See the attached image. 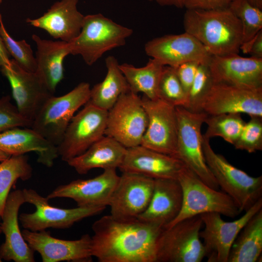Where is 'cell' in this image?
Returning <instances> with one entry per match:
<instances>
[{"instance_id":"6da1fadb","label":"cell","mask_w":262,"mask_h":262,"mask_svg":"<svg viewBox=\"0 0 262 262\" xmlns=\"http://www.w3.org/2000/svg\"><path fill=\"white\" fill-rule=\"evenodd\" d=\"M163 229L138 218L104 215L92 226V255L99 262H156L157 242Z\"/></svg>"},{"instance_id":"7a4b0ae2","label":"cell","mask_w":262,"mask_h":262,"mask_svg":"<svg viewBox=\"0 0 262 262\" xmlns=\"http://www.w3.org/2000/svg\"><path fill=\"white\" fill-rule=\"evenodd\" d=\"M185 32L196 38L211 56L238 54L243 42L241 23L229 8L186 9Z\"/></svg>"},{"instance_id":"3957f363","label":"cell","mask_w":262,"mask_h":262,"mask_svg":"<svg viewBox=\"0 0 262 262\" xmlns=\"http://www.w3.org/2000/svg\"><path fill=\"white\" fill-rule=\"evenodd\" d=\"M132 33L101 14L84 16L80 33L68 42L70 54L80 55L87 65H93L107 51L124 46Z\"/></svg>"},{"instance_id":"277c9868","label":"cell","mask_w":262,"mask_h":262,"mask_svg":"<svg viewBox=\"0 0 262 262\" xmlns=\"http://www.w3.org/2000/svg\"><path fill=\"white\" fill-rule=\"evenodd\" d=\"M206 163L218 185L233 200L239 210L246 211L262 198V176L254 177L230 164L211 147L202 136Z\"/></svg>"},{"instance_id":"5b68a950","label":"cell","mask_w":262,"mask_h":262,"mask_svg":"<svg viewBox=\"0 0 262 262\" xmlns=\"http://www.w3.org/2000/svg\"><path fill=\"white\" fill-rule=\"evenodd\" d=\"M177 180L182 191V207L177 217L167 228L204 213H217L234 218L241 213L229 196L207 185L186 166L180 172Z\"/></svg>"},{"instance_id":"8992f818","label":"cell","mask_w":262,"mask_h":262,"mask_svg":"<svg viewBox=\"0 0 262 262\" xmlns=\"http://www.w3.org/2000/svg\"><path fill=\"white\" fill-rule=\"evenodd\" d=\"M90 89L89 83L82 82L63 96H51L35 115L31 128L57 147L76 112L89 101Z\"/></svg>"},{"instance_id":"52a82bcc","label":"cell","mask_w":262,"mask_h":262,"mask_svg":"<svg viewBox=\"0 0 262 262\" xmlns=\"http://www.w3.org/2000/svg\"><path fill=\"white\" fill-rule=\"evenodd\" d=\"M200 215L164 228L157 242L156 262H200L205 251L200 238Z\"/></svg>"},{"instance_id":"ba28073f","label":"cell","mask_w":262,"mask_h":262,"mask_svg":"<svg viewBox=\"0 0 262 262\" xmlns=\"http://www.w3.org/2000/svg\"><path fill=\"white\" fill-rule=\"evenodd\" d=\"M175 108L178 133L174 157L207 185L218 190L219 186L206 163L202 149L201 130L207 115L203 112H192L182 106Z\"/></svg>"},{"instance_id":"9c48e42d","label":"cell","mask_w":262,"mask_h":262,"mask_svg":"<svg viewBox=\"0 0 262 262\" xmlns=\"http://www.w3.org/2000/svg\"><path fill=\"white\" fill-rule=\"evenodd\" d=\"M147 123L141 98L129 90L122 94L108 111L105 135L126 148L139 146Z\"/></svg>"},{"instance_id":"30bf717a","label":"cell","mask_w":262,"mask_h":262,"mask_svg":"<svg viewBox=\"0 0 262 262\" xmlns=\"http://www.w3.org/2000/svg\"><path fill=\"white\" fill-rule=\"evenodd\" d=\"M26 203L34 205L32 213H21L19 221L24 229L38 231L48 228L66 229L82 219L101 213L106 207H81L63 209L49 204L48 199L33 189L22 190Z\"/></svg>"},{"instance_id":"8fae6325","label":"cell","mask_w":262,"mask_h":262,"mask_svg":"<svg viewBox=\"0 0 262 262\" xmlns=\"http://www.w3.org/2000/svg\"><path fill=\"white\" fill-rule=\"evenodd\" d=\"M108 111L88 101L74 115L57 146L59 156L65 162L85 152L105 135Z\"/></svg>"},{"instance_id":"7c38bea8","label":"cell","mask_w":262,"mask_h":262,"mask_svg":"<svg viewBox=\"0 0 262 262\" xmlns=\"http://www.w3.org/2000/svg\"><path fill=\"white\" fill-rule=\"evenodd\" d=\"M262 209V198L246 211L239 218L224 221L217 213L200 214L204 229L200 231L208 262H228L231 246L248 220Z\"/></svg>"},{"instance_id":"4fadbf2b","label":"cell","mask_w":262,"mask_h":262,"mask_svg":"<svg viewBox=\"0 0 262 262\" xmlns=\"http://www.w3.org/2000/svg\"><path fill=\"white\" fill-rule=\"evenodd\" d=\"M148 123L140 145L165 154L176 152L178 123L175 107L158 98H141Z\"/></svg>"},{"instance_id":"5bb4252c","label":"cell","mask_w":262,"mask_h":262,"mask_svg":"<svg viewBox=\"0 0 262 262\" xmlns=\"http://www.w3.org/2000/svg\"><path fill=\"white\" fill-rule=\"evenodd\" d=\"M154 179L131 172H122L110 198L112 216L119 219L137 218L147 208L153 191Z\"/></svg>"},{"instance_id":"9a60e30c","label":"cell","mask_w":262,"mask_h":262,"mask_svg":"<svg viewBox=\"0 0 262 262\" xmlns=\"http://www.w3.org/2000/svg\"><path fill=\"white\" fill-rule=\"evenodd\" d=\"M145 51L163 66L174 67L188 62L208 64L212 56L196 38L186 32L154 38L146 43Z\"/></svg>"},{"instance_id":"2e32d148","label":"cell","mask_w":262,"mask_h":262,"mask_svg":"<svg viewBox=\"0 0 262 262\" xmlns=\"http://www.w3.org/2000/svg\"><path fill=\"white\" fill-rule=\"evenodd\" d=\"M200 111L208 115L244 113L262 117V88L213 83L202 103Z\"/></svg>"},{"instance_id":"e0dca14e","label":"cell","mask_w":262,"mask_h":262,"mask_svg":"<svg viewBox=\"0 0 262 262\" xmlns=\"http://www.w3.org/2000/svg\"><path fill=\"white\" fill-rule=\"evenodd\" d=\"M0 71L8 79L16 107L22 116L33 122L46 101L53 95L36 73L26 71L14 59Z\"/></svg>"},{"instance_id":"ac0fdd59","label":"cell","mask_w":262,"mask_h":262,"mask_svg":"<svg viewBox=\"0 0 262 262\" xmlns=\"http://www.w3.org/2000/svg\"><path fill=\"white\" fill-rule=\"evenodd\" d=\"M22 235L29 246L41 256L43 262H91V237L83 235L75 240L60 239L46 230L38 231L24 229Z\"/></svg>"},{"instance_id":"d6986e66","label":"cell","mask_w":262,"mask_h":262,"mask_svg":"<svg viewBox=\"0 0 262 262\" xmlns=\"http://www.w3.org/2000/svg\"><path fill=\"white\" fill-rule=\"evenodd\" d=\"M116 169L104 170L100 175L88 179H78L56 187L47 197L68 198L78 207H106L119 180Z\"/></svg>"},{"instance_id":"ffe728a7","label":"cell","mask_w":262,"mask_h":262,"mask_svg":"<svg viewBox=\"0 0 262 262\" xmlns=\"http://www.w3.org/2000/svg\"><path fill=\"white\" fill-rule=\"evenodd\" d=\"M208 66L213 83L262 88V59L238 54L212 56Z\"/></svg>"},{"instance_id":"44dd1931","label":"cell","mask_w":262,"mask_h":262,"mask_svg":"<svg viewBox=\"0 0 262 262\" xmlns=\"http://www.w3.org/2000/svg\"><path fill=\"white\" fill-rule=\"evenodd\" d=\"M26 203L22 190L10 193L7 198L1 218V232L5 241L0 246V258L15 262H35L34 251L25 241L18 224L20 207Z\"/></svg>"},{"instance_id":"7402d4cb","label":"cell","mask_w":262,"mask_h":262,"mask_svg":"<svg viewBox=\"0 0 262 262\" xmlns=\"http://www.w3.org/2000/svg\"><path fill=\"white\" fill-rule=\"evenodd\" d=\"M185 166L174 156L139 145L127 148L119 169L122 172L140 174L153 179H177Z\"/></svg>"},{"instance_id":"603a6c76","label":"cell","mask_w":262,"mask_h":262,"mask_svg":"<svg viewBox=\"0 0 262 262\" xmlns=\"http://www.w3.org/2000/svg\"><path fill=\"white\" fill-rule=\"evenodd\" d=\"M79 0L55 2L42 16L26 22L46 31L55 39L70 42L80 33L84 16L77 8Z\"/></svg>"},{"instance_id":"cb8c5ba5","label":"cell","mask_w":262,"mask_h":262,"mask_svg":"<svg viewBox=\"0 0 262 262\" xmlns=\"http://www.w3.org/2000/svg\"><path fill=\"white\" fill-rule=\"evenodd\" d=\"M182 198V189L177 179H154L150 202L137 218L166 228L180 213Z\"/></svg>"},{"instance_id":"d4e9b609","label":"cell","mask_w":262,"mask_h":262,"mask_svg":"<svg viewBox=\"0 0 262 262\" xmlns=\"http://www.w3.org/2000/svg\"><path fill=\"white\" fill-rule=\"evenodd\" d=\"M0 149L9 156L24 155L34 152L38 163L53 166L59 157L57 147L28 127H15L0 132Z\"/></svg>"},{"instance_id":"484cf974","label":"cell","mask_w":262,"mask_h":262,"mask_svg":"<svg viewBox=\"0 0 262 262\" xmlns=\"http://www.w3.org/2000/svg\"><path fill=\"white\" fill-rule=\"evenodd\" d=\"M32 38L36 46L35 72L53 94L64 77V61L70 54L69 43L43 39L36 34L32 35Z\"/></svg>"},{"instance_id":"4316f807","label":"cell","mask_w":262,"mask_h":262,"mask_svg":"<svg viewBox=\"0 0 262 262\" xmlns=\"http://www.w3.org/2000/svg\"><path fill=\"white\" fill-rule=\"evenodd\" d=\"M127 148L109 136L104 135L82 154L66 162L79 174L90 170L119 168L124 158Z\"/></svg>"},{"instance_id":"83f0119b","label":"cell","mask_w":262,"mask_h":262,"mask_svg":"<svg viewBox=\"0 0 262 262\" xmlns=\"http://www.w3.org/2000/svg\"><path fill=\"white\" fill-rule=\"evenodd\" d=\"M105 65L107 68L105 77L91 88L88 102L108 111L122 94L130 90L116 58L114 56H108L105 59Z\"/></svg>"},{"instance_id":"f1b7e54d","label":"cell","mask_w":262,"mask_h":262,"mask_svg":"<svg viewBox=\"0 0 262 262\" xmlns=\"http://www.w3.org/2000/svg\"><path fill=\"white\" fill-rule=\"evenodd\" d=\"M262 252V209L242 228L233 243L228 262H256Z\"/></svg>"},{"instance_id":"f546056e","label":"cell","mask_w":262,"mask_h":262,"mask_svg":"<svg viewBox=\"0 0 262 262\" xmlns=\"http://www.w3.org/2000/svg\"><path fill=\"white\" fill-rule=\"evenodd\" d=\"M164 66L150 58L143 67H136L131 64H119V68L129 84L130 90L151 99H158L157 88Z\"/></svg>"},{"instance_id":"4dcf8cb0","label":"cell","mask_w":262,"mask_h":262,"mask_svg":"<svg viewBox=\"0 0 262 262\" xmlns=\"http://www.w3.org/2000/svg\"><path fill=\"white\" fill-rule=\"evenodd\" d=\"M33 168L28 157L21 155L11 156L0 163V219L1 217L10 189L18 179L29 180Z\"/></svg>"},{"instance_id":"1f68e13d","label":"cell","mask_w":262,"mask_h":262,"mask_svg":"<svg viewBox=\"0 0 262 262\" xmlns=\"http://www.w3.org/2000/svg\"><path fill=\"white\" fill-rule=\"evenodd\" d=\"M204 123L207 124V129L202 135L203 137L210 140L212 137H220L233 145L246 124L239 113L207 115Z\"/></svg>"},{"instance_id":"d6a6232c","label":"cell","mask_w":262,"mask_h":262,"mask_svg":"<svg viewBox=\"0 0 262 262\" xmlns=\"http://www.w3.org/2000/svg\"><path fill=\"white\" fill-rule=\"evenodd\" d=\"M228 8L241 23L243 42L262 30V9L252 5L248 0H233Z\"/></svg>"},{"instance_id":"836d02e7","label":"cell","mask_w":262,"mask_h":262,"mask_svg":"<svg viewBox=\"0 0 262 262\" xmlns=\"http://www.w3.org/2000/svg\"><path fill=\"white\" fill-rule=\"evenodd\" d=\"M158 98L174 107H184L187 96L175 67L164 66L157 88Z\"/></svg>"},{"instance_id":"e575fe53","label":"cell","mask_w":262,"mask_h":262,"mask_svg":"<svg viewBox=\"0 0 262 262\" xmlns=\"http://www.w3.org/2000/svg\"><path fill=\"white\" fill-rule=\"evenodd\" d=\"M0 34L10 56H12L16 63L24 69L35 72L36 60L31 46L25 40L17 41L10 36L4 25L1 14Z\"/></svg>"},{"instance_id":"d590c367","label":"cell","mask_w":262,"mask_h":262,"mask_svg":"<svg viewBox=\"0 0 262 262\" xmlns=\"http://www.w3.org/2000/svg\"><path fill=\"white\" fill-rule=\"evenodd\" d=\"M213 84L208 65L200 64L188 93L186 104L183 107L192 112H201L202 103Z\"/></svg>"},{"instance_id":"8d00e7d4","label":"cell","mask_w":262,"mask_h":262,"mask_svg":"<svg viewBox=\"0 0 262 262\" xmlns=\"http://www.w3.org/2000/svg\"><path fill=\"white\" fill-rule=\"evenodd\" d=\"M250 117L233 146L236 149L253 153L262 150V117Z\"/></svg>"},{"instance_id":"74e56055","label":"cell","mask_w":262,"mask_h":262,"mask_svg":"<svg viewBox=\"0 0 262 262\" xmlns=\"http://www.w3.org/2000/svg\"><path fill=\"white\" fill-rule=\"evenodd\" d=\"M32 123L21 115L9 96L0 98V132L15 127L31 128Z\"/></svg>"},{"instance_id":"f35d334b","label":"cell","mask_w":262,"mask_h":262,"mask_svg":"<svg viewBox=\"0 0 262 262\" xmlns=\"http://www.w3.org/2000/svg\"><path fill=\"white\" fill-rule=\"evenodd\" d=\"M199 64L196 62H188L175 67L177 76L186 95L187 98Z\"/></svg>"},{"instance_id":"ab89813d","label":"cell","mask_w":262,"mask_h":262,"mask_svg":"<svg viewBox=\"0 0 262 262\" xmlns=\"http://www.w3.org/2000/svg\"><path fill=\"white\" fill-rule=\"evenodd\" d=\"M233 0H185L186 9L211 10L228 8Z\"/></svg>"},{"instance_id":"60d3db41","label":"cell","mask_w":262,"mask_h":262,"mask_svg":"<svg viewBox=\"0 0 262 262\" xmlns=\"http://www.w3.org/2000/svg\"><path fill=\"white\" fill-rule=\"evenodd\" d=\"M240 51L251 57L262 59V30L241 45Z\"/></svg>"},{"instance_id":"b9f144b4","label":"cell","mask_w":262,"mask_h":262,"mask_svg":"<svg viewBox=\"0 0 262 262\" xmlns=\"http://www.w3.org/2000/svg\"><path fill=\"white\" fill-rule=\"evenodd\" d=\"M10 55L0 34V71L5 65L10 64Z\"/></svg>"},{"instance_id":"7bdbcfd3","label":"cell","mask_w":262,"mask_h":262,"mask_svg":"<svg viewBox=\"0 0 262 262\" xmlns=\"http://www.w3.org/2000/svg\"><path fill=\"white\" fill-rule=\"evenodd\" d=\"M161 6H175L182 8L184 7L185 0H155Z\"/></svg>"},{"instance_id":"ee69618b","label":"cell","mask_w":262,"mask_h":262,"mask_svg":"<svg viewBox=\"0 0 262 262\" xmlns=\"http://www.w3.org/2000/svg\"><path fill=\"white\" fill-rule=\"evenodd\" d=\"M253 5L262 9V0H248Z\"/></svg>"},{"instance_id":"f6af8a7d","label":"cell","mask_w":262,"mask_h":262,"mask_svg":"<svg viewBox=\"0 0 262 262\" xmlns=\"http://www.w3.org/2000/svg\"><path fill=\"white\" fill-rule=\"evenodd\" d=\"M10 156L5 153L4 151L0 149V162L8 158Z\"/></svg>"},{"instance_id":"bcb514c9","label":"cell","mask_w":262,"mask_h":262,"mask_svg":"<svg viewBox=\"0 0 262 262\" xmlns=\"http://www.w3.org/2000/svg\"><path fill=\"white\" fill-rule=\"evenodd\" d=\"M1 232V229L0 228V233ZM2 262V260H1V259L0 258V262Z\"/></svg>"},{"instance_id":"7dc6e473","label":"cell","mask_w":262,"mask_h":262,"mask_svg":"<svg viewBox=\"0 0 262 262\" xmlns=\"http://www.w3.org/2000/svg\"><path fill=\"white\" fill-rule=\"evenodd\" d=\"M2 2V0H0V4Z\"/></svg>"},{"instance_id":"c3c4849f","label":"cell","mask_w":262,"mask_h":262,"mask_svg":"<svg viewBox=\"0 0 262 262\" xmlns=\"http://www.w3.org/2000/svg\"><path fill=\"white\" fill-rule=\"evenodd\" d=\"M149 0V1H154V0L155 1V0Z\"/></svg>"}]
</instances>
